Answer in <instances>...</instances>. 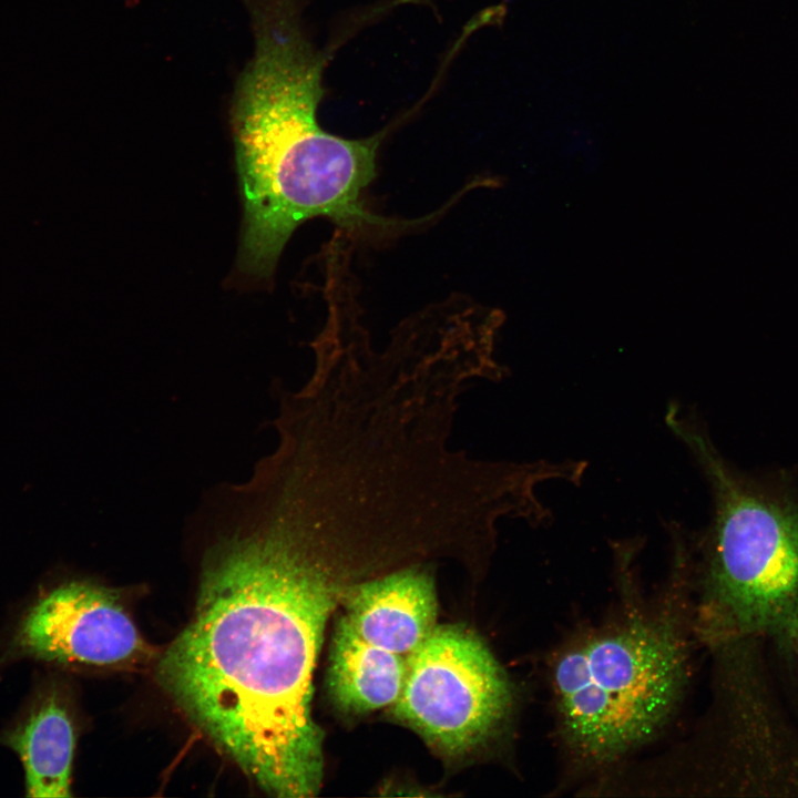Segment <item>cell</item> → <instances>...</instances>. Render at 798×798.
<instances>
[{
    "mask_svg": "<svg viewBox=\"0 0 798 798\" xmlns=\"http://www.w3.org/2000/svg\"><path fill=\"white\" fill-rule=\"evenodd\" d=\"M344 615L366 642L408 657L436 627L437 595L430 570L402 564L348 590Z\"/></svg>",
    "mask_w": 798,
    "mask_h": 798,
    "instance_id": "ba28073f",
    "label": "cell"
},
{
    "mask_svg": "<svg viewBox=\"0 0 798 798\" xmlns=\"http://www.w3.org/2000/svg\"><path fill=\"white\" fill-rule=\"evenodd\" d=\"M796 647H798V643H797Z\"/></svg>",
    "mask_w": 798,
    "mask_h": 798,
    "instance_id": "8fae6325",
    "label": "cell"
},
{
    "mask_svg": "<svg viewBox=\"0 0 798 798\" xmlns=\"http://www.w3.org/2000/svg\"><path fill=\"white\" fill-rule=\"evenodd\" d=\"M755 641L740 640L715 654L717 704L728 725L724 787L754 796H798V735L768 690Z\"/></svg>",
    "mask_w": 798,
    "mask_h": 798,
    "instance_id": "8992f818",
    "label": "cell"
},
{
    "mask_svg": "<svg viewBox=\"0 0 798 798\" xmlns=\"http://www.w3.org/2000/svg\"><path fill=\"white\" fill-rule=\"evenodd\" d=\"M9 651L70 666L127 665L152 656L114 591L84 580L41 593L20 617Z\"/></svg>",
    "mask_w": 798,
    "mask_h": 798,
    "instance_id": "52a82bcc",
    "label": "cell"
},
{
    "mask_svg": "<svg viewBox=\"0 0 798 798\" xmlns=\"http://www.w3.org/2000/svg\"><path fill=\"white\" fill-rule=\"evenodd\" d=\"M407 657L366 642L342 616L335 630L327 672L329 694L349 713L393 705L400 696Z\"/></svg>",
    "mask_w": 798,
    "mask_h": 798,
    "instance_id": "30bf717a",
    "label": "cell"
},
{
    "mask_svg": "<svg viewBox=\"0 0 798 798\" xmlns=\"http://www.w3.org/2000/svg\"><path fill=\"white\" fill-rule=\"evenodd\" d=\"M254 52L232 100L231 123L243 194L237 273L269 279L283 248L304 222L324 216L356 231L397 222L365 209L381 133L345 139L321 129L327 54L298 17L268 14L252 23Z\"/></svg>",
    "mask_w": 798,
    "mask_h": 798,
    "instance_id": "7a4b0ae2",
    "label": "cell"
},
{
    "mask_svg": "<svg viewBox=\"0 0 798 798\" xmlns=\"http://www.w3.org/2000/svg\"><path fill=\"white\" fill-rule=\"evenodd\" d=\"M1 741L14 750L22 763L28 797L71 796L75 733L58 688L41 689L24 715L2 735Z\"/></svg>",
    "mask_w": 798,
    "mask_h": 798,
    "instance_id": "9c48e42d",
    "label": "cell"
},
{
    "mask_svg": "<svg viewBox=\"0 0 798 798\" xmlns=\"http://www.w3.org/2000/svg\"><path fill=\"white\" fill-rule=\"evenodd\" d=\"M512 703L511 684L484 642L459 625H439L407 657L395 716L448 755L491 736Z\"/></svg>",
    "mask_w": 798,
    "mask_h": 798,
    "instance_id": "5b68a950",
    "label": "cell"
},
{
    "mask_svg": "<svg viewBox=\"0 0 798 798\" xmlns=\"http://www.w3.org/2000/svg\"><path fill=\"white\" fill-rule=\"evenodd\" d=\"M191 523L208 533L195 613L157 664L184 714L265 792L320 789L313 673L329 615L390 566L386 533L346 493L286 477L215 487Z\"/></svg>",
    "mask_w": 798,
    "mask_h": 798,
    "instance_id": "6da1fadb",
    "label": "cell"
},
{
    "mask_svg": "<svg viewBox=\"0 0 798 798\" xmlns=\"http://www.w3.org/2000/svg\"><path fill=\"white\" fill-rule=\"evenodd\" d=\"M676 608H626L566 643L551 665L559 734L585 768L621 759L667 723L687 683Z\"/></svg>",
    "mask_w": 798,
    "mask_h": 798,
    "instance_id": "277c9868",
    "label": "cell"
},
{
    "mask_svg": "<svg viewBox=\"0 0 798 798\" xmlns=\"http://www.w3.org/2000/svg\"><path fill=\"white\" fill-rule=\"evenodd\" d=\"M665 421L710 483L712 522L699 540L694 628L710 649L740 638L798 643V501L746 478L720 456L690 413L672 403Z\"/></svg>",
    "mask_w": 798,
    "mask_h": 798,
    "instance_id": "3957f363",
    "label": "cell"
}]
</instances>
